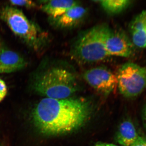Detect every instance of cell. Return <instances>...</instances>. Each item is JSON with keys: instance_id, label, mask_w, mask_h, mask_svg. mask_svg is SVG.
<instances>
[{"instance_id": "1", "label": "cell", "mask_w": 146, "mask_h": 146, "mask_svg": "<svg viewBox=\"0 0 146 146\" xmlns=\"http://www.w3.org/2000/svg\"><path fill=\"white\" fill-rule=\"evenodd\" d=\"M91 110L89 103L82 98H46L34 108L33 117L35 126L41 133L57 136L81 127L89 118Z\"/></svg>"}, {"instance_id": "2", "label": "cell", "mask_w": 146, "mask_h": 146, "mask_svg": "<svg viewBox=\"0 0 146 146\" xmlns=\"http://www.w3.org/2000/svg\"><path fill=\"white\" fill-rule=\"evenodd\" d=\"M33 88L47 98H70L79 89L78 74L71 64L63 60L48 64L36 74Z\"/></svg>"}, {"instance_id": "3", "label": "cell", "mask_w": 146, "mask_h": 146, "mask_svg": "<svg viewBox=\"0 0 146 146\" xmlns=\"http://www.w3.org/2000/svg\"><path fill=\"white\" fill-rule=\"evenodd\" d=\"M109 27L107 24H100L80 33L71 45V56L82 64L97 63L109 57L105 40Z\"/></svg>"}, {"instance_id": "4", "label": "cell", "mask_w": 146, "mask_h": 146, "mask_svg": "<svg viewBox=\"0 0 146 146\" xmlns=\"http://www.w3.org/2000/svg\"><path fill=\"white\" fill-rule=\"evenodd\" d=\"M0 18L27 44L36 50L39 48L43 40L42 33L22 11L7 6L0 10Z\"/></svg>"}, {"instance_id": "5", "label": "cell", "mask_w": 146, "mask_h": 146, "mask_svg": "<svg viewBox=\"0 0 146 146\" xmlns=\"http://www.w3.org/2000/svg\"><path fill=\"white\" fill-rule=\"evenodd\" d=\"M117 87L127 98H136L146 88V68L133 62L124 63L116 75Z\"/></svg>"}, {"instance_id": "6", "label": "cell", "mask_w": 146, "mask_h": 146, "mask_svg": "<svg viewBox=\"0 0 146 146\" xmlns=\"http://www.w3.org/2000/svg\"><path fill=\"white\" fill-rule=\"evenodd\" d=\"M105 47L109 56L129 57L135 51V46L125 32L121 29L110 27L106 36Z\"/></svg>"}, {"instance_id": "7", "label": "cell", "mask_w": 146, "mask_h": 146, "mask_svg": "<svg viewBox=\"0 0 146 146\" xmlns=\"http://www.w3.org/2000/svg\"><path fill=\"white\" fill-rule=\"evenodd\" d=\"M82 76L91 87L104 95L111 94L117 87L116 75L105 66L89 69L84 72Z\"/></svg>"}, {"instance_id": "8", "label": "cell", "mask_w": 146, "mask_h": 146, "mask_svg": "<svg viewBox=\"0 0 146 146\" xmlns=\"http://www.w3.org/2000/svg\"><path fill=\"white\" fill-rule=\"evenodd\" d=\"M88 14V10L81 4L69 9L55 18L49 17L52 25L59 29H70L79 25Z\"/></svg>"}, {"instance_id": "9", "label": "cell", "mask_w": 146, "mask_h": 146, "mask_svg": "<svg viewBox=\"0 0 146 146\" xmlns=\"http://www.w3.org/2000/svg\"><path fill=\"white\" fill-rule=\"evenodd\" d=\"M129 28L131 39L135 47L146 48V9L133 18Z\"/></svg>"}, {"instance_id": "10", "label": "cell", "mask_w": 146, "mask_h": 146, "mask_svg": "<svg viewBox=\"0 0 146 146\" xmlns=\"http://www.w3.org/2000/svg\"><path fill=\"white\" fill-rule=\"evenodd\" d=\"M27 64L23 58L15 52L3 49L0 53V74L20 70L25 68Z\"/></svg>"}, {"instance_id": "11", "label": "cell", "mask_w": 146, "mask_h": 146, "mask_svg": "<svg viewBox=\"0 0 146 146\" xmlns=\"http://www.w3.org/2000/svg\"><path fill=\"white\" fill-rule=\"evenodd\" d=\"M133 122L130 120L123 121L119 126L116 136V140L121 146H131L139 137Z\"/></svg>"}, {"instance_id": "12", "label": "cell", "mask_w": 146, "mask_h": 146, "mask_svg": "<svg viewBox=\"0 0 146 146\" xmlns=\"http://www.w3.org/2000/svg\"><path fill=\"white\" fill-rule=\"evenodd\" d=\"M41 6V9L50 18L60 16L69 9L80 4L79 1L73 0H53L45 1Z\"/></svg>"}, {"instance_id": "13", "label": "cell", "mask_w": 146, "mask_h": 146, "mask_svg": "<svg viewBox=\"0 0 146 146\" xmlns=\"http://www.w3.org/2000/svg\"><path fill=\"white\" fill-rule=\"evenodd\" d=\"M100 4L108 14L115 15L122 13L129 7L131 1L129 0H104L94 1Z\"/></svg>"}, {"instance_id": "14", "label": "cell", "mask_w": 146, "mask_h": 146, "mask_svg": "<svg viewBox=\"0 0 146 146\" xmlns=\"http://www.w3.org/2000/svg\"><path fill=\"white\" fill-rule=\"evenodd\" d=\"M11 4L14 6L23 7L27 8H35L36 7V3L31 1L20 0V1H10Z\"/></svg>"}, {"instance_id": "15", "label": "cell", "mask_w": 146, "mask_h": 146, "mask_svg": "<svg viewBox=\"0 0 146 146\" xmlns=\"http://www.w3.org/2000/svg\"><path fill=\"white\" fill-rule=\"evenodd\" d=\"M7 87L5 82L0 79V102L5 98L7 94Z\"/></svg>"}, {"instance_id": "16", "label": "cell", "mask_w": 146, "mask_h": 146, "mask_svg": "<svg viewBox=\"0 0 146 146\" xmlns=\"http://www.w3.org/2000/svg\"><path fill=\"white\" fill-rule=\"evenodd\" d=\"M131 146H146V136L139 133V137L135 143Z\"/></svg>"}, {"instance_id": "17", "label": "cell", "mask_w": 146, "mask_h": 146, "mask_svg": "<svg viewBox=\"0 0 146 146\" xmlns=\"http://www.w3.org/2000/svg\"><path fill=\"white\" fill-rule=\"evenodd\" d=\"M142 121L144 127L146 130V104L144 106L142 113Z\"/></svg>"}, {"instance_id": "18", "label": "cell", "mask_w": 146, "mask_h": 146, "mask_svg": "<svg viewBox=\"0 0 146 146\" xmlns=\"http://www.w3.org/2000/svg\"><path fill=\"white\" fill-rule=\"evenodd\" d=\"M95 146H119L114 144L108 143L98 142L95 144Z\"/></svg>"}, {"instance_id": "19", "label": "cell", "mask_w": 146, "mask_h": 146, "mask_svg": "<svg viewBox=\"0 0 146 146\" xmlns=\"http://www.w3.org/2000/svg\"><path fill=\"white\" fill-rule=\"evenodd\" d=\"M2 50V46L1 42V40H0V53H1V51Z\"/></svg>"}]
</instances>
